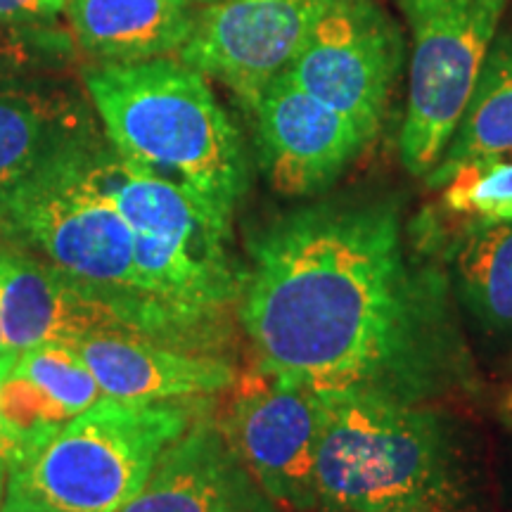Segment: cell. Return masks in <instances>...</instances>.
Segmentation results:
<instances>
[{"label": "cell", "instance_id": "277c9868", "mask_svg": "<svg viewBox=\"0 0 512 512\" xmlns=\"http://www.w3.org/2000/svg\"><path fill=\"white\" fill-rule=\"evenodd\" d=\"M83 83L119 155L188 183L233 219L249 183L245 147L200 72L166 57L100 62Z\"/></svg>", "mask_w": 512, "mask_h": 512}, {"label": "cell", "instance_id": "9a60e30c", "mask_svg": "<svg viewBox=\"0 0 512 512\" xmlns=\"http://www.w3.org/2000/svg\"><path fill=\"white\" fill-rule=\"evenodd\" d=\"M91 133V112L67 88L46 79L0 86V200Z\"/></svg>", "mask_w": 512, "mask_h": 512}, {"label": "cell", "instance_id": "52a82bcc", "mask_svg": "<svg viewBox=\"0 0 512 512\" xmlns=\"http://www.w3.org/2000/svg\"><path fill=\"white\" fill-rule=\"evenodd\" d=\"M411 29L399 157L415 178L444 157L475 91L508 0H399Z\"/></svg>", "mask_w": 512, "mask_h": 512}, {"label": "cell", "instance_id": "cb8c5ba5", "mask_svg": "<svg viewBox=\"0 0 512 512\" xmlns=\"http://www.w3.org/2000/svg\"><path fill=\"white\" fill-rule=\"evenodd\" d=\"M15 358V351H3V354H0V392H3V384L8 380L12 366H15ZM0 460L8 465V472L17 470V467H22L24 463L22 446H19L17 439L10 434L8 425H5L3 420V413H0Z\"/></svg>", "mask_w": 512, "mask_h": 512}, {"label": "cell", "instance_id": "83f0119b", "mask_svg": "<svg viewBox=\"0 0 512 512\" xmlns=\"http://www.w3.org/2000/svg\"><path fill=\"white\" fill-rule=\"evenodd\" d=\"M195 5H211V3H219V0H192Z\"/></svg>", "mask_w": 512, "mask_h": 512}, {"label": "cell", "instance_id": "603a6c76", "mask_svg": "<svg viewBox=\"0 0 512 512\" xmlns=\"http://www.w3.org/2000/svg\"><path fill=\"white\" fill-rule=\"evenodd\" d=\"M67 0H0V22H57Z\"/></svg>", "mask_w": 512, "mask_h": 512}, {"label": "cell", "instance_id": "484cf974", "mask_svg": "<svg viewBox=\"0 0 512 512\" xmlns=\"http://www.w3.org/2000/svg\"><path fill=\"white\" fill-rule=\"evenodd\" d=\"M8 465L0 460V508H3V501H5V494H8Z\"/></svg>", "mask_w": 512, "mask_h": 512}, {"label": "cell", "instance_id": "e0dca14e", "mask_svg": "<svg viewBox=\"0 0 512 512\" xmlns=\"http://www.w3.org/2000/svg\"><path fill=\"white\" fill-rule=\"evenodd\" d=\"M477 159H512V29L496 34L463 119L425 181L439 188L456 166Z\"/></svg>", "mask_w": 512, "mask_h": 512}, {"label": "cell", "instance_id": "f1b7e54d", "mask_svg": "<svg viewBox=\"0 0 512 512\" xmlns=\"http://www.w3.org/2000/svg\"><path fill=\"white\" fill-rule=\"evenodd\" d=\"M5 351V344H3V332H0V354Z\"/></svg>", "mask_w": 512, "mask_h": 512}, {"label": "cell", "instance_id": "30bf717a", "mask_svg": "<svg viewBox=\"0 0 512 512\" xmlns=\"http://www.w3.org/2000/svg\"><path fill=\"white\" fill-rule=\"evenodd\" d=\"M330 0H219L197 10L183 64L221 81L254 112L271 83L290 69Z\"/></svg>", "mask_w": 512, "mask_h": 512}, {"label": "cell", "instance_id": "2e32d148", "mask_svg": "<svg viewBox=\"0 0 512 512\" xmlns=\"http://www.w3.org/2000/svg\"><path fill=\"white\" fill-rule=\"evenodd\" d=\"M192 0H67L72 34L100 62H140L178 53L197 17Z\"/></svg>", "mask_w": 512, "mask_h": 512}, {"label": "cell", "instance_id": "ffe728a7", "mask_svg": "<svg viewBox=\"0 0 512 512\" xmlns=\"http://www.w3.org/2000/svg\"><path fill=\"white\" fill-rule=\"evenodd\" d=\"M441 188V204L470 223L512 221V159L460 164Z\"/></svg>", "mask_w": 512, "mask_h": 512}, {"label": "cell", "instance_id": "d4e9b609", "mask_svg": "<svg viewBox=\"0 0 512 512\" xmlns=\"http://www.w3.org/2000/svg\"><path fill=\"white\" fill-rule=\"evenodd\" d=\"M0 512H53V510L43 508L41 503L31 501V498L24 496L22 491L8 486V494H5V501H3V508H0Z\"/></svg>", "mask_w": 512, "mask_h": 512}, {"label": "cell", "instance_id": "ba28073f", "mask_svg": "<svg viewBox=\"0 0 512 512\" xmlns=\"http://www.w3.org/2000/svg\"><path fill=\"white\" fill-rule=\"evenodd\" d=\"M403 62L399 24L377 0H330L285 74L373 143Z\"/></svg>", "mask_w": 512, "mask_h": 512}, {"label": "cell", "instance_id": "9c48e42d", "mask_svg": "<svg viewBox=\"0 0 512 512\" xmlns=\"http://www.w3.org/2000/svg\"><path fill=\"white\" fill-rule=\"evenodd\" d=\"M323 396L256 368L242 377L223 425L230 444L280 510L313 512Z\"/></svg>", "mask_w": 512, "mask_h": 512}, {"label": "cell", "instance_id": "ac0fdd59", "mask_svg": "<svg viewBox=\"0 0 512 512\" xmlns=\"http://www.w3.org/2000/svg\"><path fill=\"white\" fill-rule=\"evenodd\" d=\"M451 285L486 335L512 337V221L467 223L453 242Z\"/></svg>", "mask_w": 512, "mask_h": 512}, {"label": "cell", "instance_id": "8992f818", "mask_svg": "<svg viewBox=\"0 0 512 512\" xmlns=\"http://www.w3.org/2000/svg\"><path fill=\"white\" fill-rule=\"evenodd\" d=\"M195 422L185 401L100 399L74 415L8 486L53 512H121Z\"/></svg>", "mask_w": 512, "mask_h": 512}, {"label": "cell", "instance_id": "5bb4252c", "mask_svg": "<svg viewBox=\"0 0 512 512\" xmlns=\"http://www.w3.org/2000/svg\"><path fill=\"white\" fill-rule=\"evenodd\" d=\"M0 332L5 351H27L41 344H74L95 332H126L105 309L83 299L64 275L0 245Z\"/></svg>", "mask_w": 512, "mask_h": 512}, {"label": "cell", "instance_id": "7402d4cb", "mask_svg": "<svg viewBox=\"0 0 512 512\" xmlns=\"http://www.w3.org/2000/svg\"><path fill=\"white\" fill-rule=\"evenodd\" d=\"M0 413H3L10 434L22 446V467L31 463L69 420L67 411L53 396H48L41 387L15 375L12 370L3 384V392H0Z\"/></svg>", "mask_w": 512, "mask_h": 512}, {"label": "cell", "instance_id": "4316f807", "mask_svg": "<svg viewBox=\"0 0 512 512\" xmlns=\"http://www.w3.org/2000/svg\"><path fill=\"white\" fill-rule=\"evenodd\" d=\"M380 512H430V510H415V508H394V510H380Z\"/></svg>", "mask_w": 512, "mask_h": 512}, {"label": "cell", "instance_id": "d6986e66", "mask_svg": "<svg viewBox=\"0 0 512 512\" xmlns=\"http://www.w3.org/2000/svg\"><path fill=\"white\" fill-rule=\"evenodd\" d=\"M76 48L57 22H0V86L55 76L74 64Z\"/></svg>", "mask_w": 512, "mask_h": 512}, {"label": "cell", "instance_id": "7c38bea8", "mask_svg": "<svg viewBox=\"0 0 512 512\" xmlns=\"http://www.w3.org/2000/svg\"><path fill=\"white\" fill-rule=\"evenodd\" d=\"M121 512H283L261 489L223 425L192 422Z\"/></svg>", "mask_w": 512, "mask_h": 512}, {"label": "cell", "instance_id": "7a4b0ae2", "mask_svg": "<svg viewBox=\"0 0 512 512\" xmlns=\"http://www.w3.org/2000/svg\"><path fill=\"white\" fill-rule=\"evenodd\" d=\"M95 171L133 230V264L147 335L202 351L240 304L245 268L230 252V221L188 183L95 145ZM207 354V351H202Z\"/></svg>", "mask_w": 512, "mask_h": 512}, {"label": "cell", "instance_id": "4fadbf2b", "mask_svg": "<svg viewBox=\"0 0 512 512\" xmlns=\"http://www.w3.org/2000/svg\"><path fill=\"white\" fill-rule=\"evenodd\" d=\"M69 347L83 358L102 394L119 401L200 399L238 384V370L223 356L166 347L128 332H95Z\"/></svg>", "mask_w": 512, "mask_h": 512}, {"label": "cell", "instance_id": "6da1fadb", "mask_svg": "<svg viewBox=\"0 0 512 512\" xmlns=\"http://www.w3.org/2000/svg\"><path fill=\"white\" fill-rule=\"evenodd\" d=\"M240 323L256 368L323 394L434 403L475 384L451 275L384 195L323 200L249 242Z\"/></svg>", "mask_w": 512, "mask_h": 512}, {"label": "cell", "instance_id": "8fae6325", "mask_svg": "<svg viewBox=\"0 0 512 512\" xmlns=\"http://www.w3.org/2000/svg\"><path fill=\"white\" fill-rule=\"evenodd\" d=\"M261 166L273 190L313 197L330 190L366 150L351 121L280 74L254 107Z\"/></svg>", "mask_w": 512, "mask_h": 512}, {"label": "cell", "instance_id": "44dd1931", "mask_svg": "<svg viewBox=\"0 0 512 512\" xmlns=\"http://www.w3.org/2000/svg\"><path fill=\"white\" fill-rule=\"evenodd\" d=\"M12 373L34 382L60 403L69 418L105 399L98 380L69 344H41L19 351Z\"/></svg>", "mask_w": 512, "mask_h": 512}, {"label": "cell", "instance_id": "5b68a950", "mask_svg": "<svg viewBox=\"0 0 512 512\" xmlns=\"http://www.w3.org/2000/svg\"><path fill=\"white\" fill-rule=\"evenodd\" d=\"M98 131L50 157L0 200V233L38 249L83 299L128 335L147 337V311L133 264V230L95 171Z\"/></svg>", "mask_w": 512, "mask_h": 512}, {"label": "cell", "instance_id": "3957f363", "mask_svg": "<svg viewBox=\"0 0 512 512\" xmlns=\"http://www.w3.org/2000/svg\"><path fill=\"white\" fill-rule=\"evenodd\" d=\"M318 512H465L470 472L453 420L430 403L323 394Z\"/></svg>", "mask_w": 512, "mask_h": 512}]
</instances>
